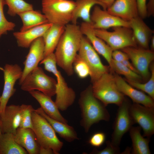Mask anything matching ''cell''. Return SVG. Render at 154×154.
Returning a JSON list of instances; mask_svg holds the SVG:
<instances>
[{"instance_id":"obj_28","label":"cell","mask_w":154,"mask_h":154,"mask_svg":"<svg viewBox=\"0 0 154 154\" xmlns=\"http://www.w3.org/2000/svg\"><path fill=\"white\" fill-rule=\"evenodd\" d=\"M18 15L23 23L20 29L21 32L48 23L45 16L39 11L33 9L20 13Z\"/></svg>"},{"instance_id":"obj_4","label":"cell","mask_w":154,"mask_h":154,"mask_svg":"<svg viewBox=\"0 0 154 154\" xmlns=\"http://www.w3.org/2000/svg\"><path fill=\"white\" fill-rule=\"evenodd\" d=\"M92 85L94 96L106 106L110 104L119 106L125 98L118 89L114 72L111 71L102 75Z\"/></svg>"},{"instance_id":"obj_14","label":"cell","mask_w":154,"mask_h":154,"mask_svg":"<svg viewBox=\"0 0 154 154\" xmlns=\"http://www.w3.org/2000/svg\"><path fill=\"white\" fill-rule=\"evenodd\" d=\"M90 20L94 29L106 30L117 26L130 27L129 21L109 13L97 5L94 7L90 15Z\"/></svg>"},{"instance_id":"obj_12","label":"cell","mask_w":154,"mask_h":154,"mask_svg":"<svg viewBox=\"0 0 154 154\" xmlns=\"http://www.w3.org/2000/svg\"><path fill=\"white\" fill-rule=\"evenodd\" d=\"M121 50L128 56L142 78L147 80L150 76L149 66L154 59V51L133 46L126 47Z\"/></svg>"},{"instance_id":"obj_11","label":"cell","mask_w":154,"mask_h":154,"mask_svg":"<svg viewBox=\"0 0 154 154\" xmlns=\"http://www.w3.org/2000/svg\"><path fill=\"white\" fill-rule=\"evenodd\" d=\"M3 71L4 79V85L0 99V116L3 114L5 108L10 98L16 91L14 86L16 81L21 78L23 70L17 64H6L4 67H0Z\"/></svg>"},{"instance_id":"obj_13","label":"cell","mask_w":154,"mask_h":154,"mask_svg":"<svg viewBox=\"0 0 154 154\" xmlns=\"http://www.w3.org/2000/svg\"><path fill=\"white\" fill-rule=\"evenodd\" d=\"M134 123H137L143 131V136L150 138L154 133V108L133 103L129 109Z\"/></svg>"},{"instance_id":"obj_36","label":"cell","mask_w":154,"mask_h":154,"mask_svg":"<svg viewBox=\"0 0 154 154\" xmlns=\"http://www.w3.org/2000/svg\"><path fill=\"white\" fill-rule=\"evenodd\" d=\"M106 147L102 150L94 149L90 153L92 154H118L120 153L119 147L113 145L109 141L106 142Z\"/></svg>"},{"instance_id":"obj_25","label":"cell","mask_w":154,"mask_h":154,"mask_svg":"<svg viewBox=\"0 0 154 154\" xmlns=\"http://www.w3.org/2000/svg\"><path fill=\"white\" fill-rule=\"evenodd\" d=\"M65 26L52 24L42 36L44 43V58L54 53L65 28Z\"/></svg>"},{"instance_id":"obj_23","label":"cell","mask_w":154,"mask_h":154,"mask_svg":"<svg viewBox=\"0 0 154 154\" xmlns=\"http://www.w3.org/2000/svg\"><path fill=\"white\" fill-rule=\"evenodd\" d=\"M52 24L47 23L24 31L14 32L13 35L16 39L18 46L24 48L29 47L34 40L42 37Z\"/></svg>"},{"instance_id":"obj_16","label":"cell","mask_w":154,"mask_h":154,"mask_svg":"<svg viewBox=\"0 0 154 154\" xmlns=\"http://www.w3.org/2000/svg\"><path fill=\"white\" fill-rule=\"evenodd\" d=\"M114 74L118 89L124 95L129 97L133 103L154 108V100L151 97L143 92L135 89L118 74L115 72Z\"/></svg>"},{"instance_id":"obj_45","label":"cell","mask_w":154,"mask_h":154,"mask_svg":"<svg viewBox=\"0 0 154 154\" xmlns=\"http://www.w3.org/2000/svg\"><path fill=\"white\" fill-rule=\"evenodd\" d=\"M1 118L0 117V135L2 133L1 130Z\"/></svg>"},{"instance_id":"obj_34","label":"cell","mask_w":154,"mask_h":154,"mask_svg":"<svg viewBox=\"0 0 154 154\" xmlns=\"http://www.w3.org/2000/svg\"><path fill=\"white\" fill-rule=\"evenodd\" d=\"M5 4V0H0V38L8 31L13 30L15 26L14 23L8 21L5 16L3 7Z\"/></svg>"},{"instance_id":"obj_39","label":"cell","mask_w":154,"mask_h":154,"mask_svg":"<svg viewBox=\"0 0 154 154\" xmlns=\"http://www.w3.org/2000/svg\"><path fill=\"white\" fill-rule=\"evenodd\" d=\"M112 58L117 62H121L124 60L129 59L128 56L126 53L119 50H116L113 51Z\"/></svg>"},{"instance_id":"obj_24","label":"cell","mask_w":154,"mask_h":154,"mask_svg":"<svg viewBox=\"0 0 154 154\" xmlns=\"http://www.w3.org/2000/svg\"><path fill=\"white\" fill-rule=\"evenodd\" d=\"M34 110L44 117L50 124L55 132L67 142H70L79 139L76 132L72 126L50 117L41 107L34 109Z\"/></svg>"},{"instance_id":"obj_33","label":"cell","mask_w":154,"mask_h":154,"mask_svg":"<svg viewBox=\"0 0 154 154\" xmlns=\"http://www.w3.org/2000/svg\"><path fill=\"white\" fill-rule=\"evenodd\" d=\"M20 107L21 119L19 127L33 129L32 113L34 109L30 105L22 104Z\"/></svg>"},{"instance_id":"obj_43","label":"cell","mask_w":154,"mask_h":154,"mask_svg":"<svg viewBox=\"0 0 154 154\" xmlns=\"http://www.w3.org/2000/svg\"><path fill=\"white\" fill-rule=\"evenodd\" d=\"M39 154H54L53 151L50 148H45L40 146Z\"/></svg>"},{"instance_id":"obj_46","label":"cell","mask_w":154,"mask_h":154,"mask_svg":"<svg viewBox=\"0 0 154 154\" xmlns=\"http://www.w3.org/2000/svg\"><path fill=\"white\" fill-rule=\"evenodd\" d=\"M0 98H1V96H0Z\"/></svg>"},{"instance_id":"obj_30","label":"cell","mask_w":154,"mask_h":154,"mask_svg":"<svg viewBox=\"0 0 154 154\" xmlns=\"http://www.w3.org/2000/svg\"><path fill=\"white\" fill-rule=\"evenodd\" d=\"M110 67L112 72L122 75L128 80L141 82L143 79L140 74L130 70L122 62H117L112 58Z\"/></svg>"},{"instance_id":"obj_27","label":"cell","mask_w":154,"mask_h":154,"mask_svg":"<svg viewBox=\"0 0 154 154\" xmlns=\"http://www.w3.org/2000/svg\"><path fill=\"white\" fill-rule=\"evenodd\" d=\"M139 126H132L129 131L132 142V154H150L149 143L150 138L141 134Z\"/></svg>"},{"instance_id":"obj_18","label":"cell","mask_w":154,"mask_h":154,"mask_svg":"<svg viewBox=\"0 0 154 154\" xmlns=\"http://www.w3.org/2000/svg\"><path fill=\"white\" fill-rule=\"evenodd\" d=\"M106 11L127 21L139 16L136 0H115Z\"/></svg>"},{"instance_id":"obj_2","label":"cell","mask_w":154,"mask_h":154,"mask_svg":"<svg viewBox=\"0 0 154 154\" xmlns=\"http://www.w3.org/2000/svg\"><path fill=\"white\" fill-rule=\"evenodd\" d=\"M78 104L81 112L80 125L86 133L94 124L110 120V114L106 106L94 96L92 85L81 92Z\"/></svg>"},{"instance_id":"obj_26","label":"cell","mask_w":154,"mask_h":154,"mask_svg":"<svg viewBox=\"0 0 154 154\" xmlns=\"http://www.w3.org/2000/svg\"><path fill=\"white\" fill-rule=\"evenodd\" d=\"M76 6L74 11L71 22L77 24V21L81 18L84 22L91 23L90 11L96 5H99L102 8L103 5L100 0H76Z\"/></svg>"},{"instance_id":"obj_5","label":"cell","mask_w":154,"mask_h":154,"mask_svg":"<svg viewBox=\"0 0 154 154\" xmlns=\"http://www.w3.org/2000/svg\"><path fill=\"white\" fill-rule=\"evenodd\" d=\"M32 118L33 129L40 146L51 149L54 154H59L63 143L58 139L50 124L34 109L32 112Z\"/></svg>"},{"instance_id":"obj_6","label":"cell","mask_w":154,"mask_h":154,"mask_svg":"<svg viewBox=\"0 0 154 154\" xmlns=\"http://www.w3.org/2000/svg\"><path fill=\"white\" fill-rule=\"evenodd\" d=\"M42 5L48 23L66 26L71 22L76 3L72 0H42Z\"/></svg>"},{"instance_id":"obj_7","label":"cell","mask_w":154,"mask_h":154,"mask_svg":"<svg viewBox=\"0 0 154 154\" xmlns=\"http://www.w3.org/2000/svg\"><path fill=\"white\" fill-rule=\"evenodd\" d=\"M56 83L54 79L47 75L38 66L26 76L20 85L24 91L38 90L52 97L56 94Z\"/></svg>"},{"instance_id":"obj_21","label":"cell","mask_w":154,"mask_h":154,"mask_svg":"<svg viewBox=\"0 0 154 154\" xmlns=\"http://www.w3.org/2000/svg\"><path fill=\"white\" fill-rule=\"evenodd\" d=\"M15 139L29 154H39L40 145L33 129L19 127L14 134Z\"/></svg>"},{"instance_id":"obj_8","label":"cell","mask_w":154,"mask_h":154,"mask_svg":"<svg viewBox=\"0 0 154 154\" xmlns=\"http://www.w3.org/2000/svg\"><path fill=\"white\" fill-rule=\"evenodd\" d=\"M112 29V32L102 29H94V31L96 35L106 42L113 51L129 46L137 47L130 27L117 26Z\"/></svg>"},{"instance_id":"obj_3","label":"cell","mask_w":154,"mask_h":154,"mask_svg":"<svg viewBox=\"0 0 154 154\" xmlns=\"http://www.w3.org/2000/svg\"><path fill=\"white\" fill-rule=\"evenodd\" d=\"M40 64H43L45 70L56 76L57 83L55 102L59 110H66L74 103L76 93L73 89L68 86L61 73L58 70L54 53L44 57Z\"/></svg>"},{"instance_id":"obj_35","label":"cell","mask_w":154,"mask_h":154,"mask_svg":"<svg viewBox=\"0 0 154 154\" xmlns=\"http://www.w3.org/2000/svg\"><path fill=\"white\" fill-rule=\"evenodd\" d=\"M73 68L74 71L80 78H84L90 75L88 66L78 54L74 62Z\"/></svg>"},{"instance_id":"obj_19","label":"cell","mask_w":154,"mask_h":154,"mask_svg":"<svg viewBox=\"0 0 154 154\" xmlns=\"http://www.w3.org/2000/svg\"><path fill=\"white\" fill-rule=\"evenodd\" d=\"M142 19L138 16L128 21L137 44L140 47L148 49L149 41L154 31L145 24Z\"/></svg>"},{"instance_id":"obj_44","label":"cell","mask_w":154,"mask_h":154,"mask_svg":"<svg viewBox=\"0 0 154 154\" xmlns=\"http://www.w3.org/2000/svg\"><path fill=\"white\" fill-rule=\"evenodd\" d=\"M151 40V50L153 51L154 50V36H152Z\"/></svg>"},{"instance_id":"obj_37","label":"cell","mask_w":154,"mask_h":154,"mask_svg":"<svg viewBox=\"0 0 154 154\" xmlns=\"http://www.w3.org/2000/svg\"><path fill=\"white\" fill-rule=\"evenodd\" d=\"M106 138V135L104 133L97 132L91 137L88 141V143L92 146L99 147L104 143Z\"/></svg>"},{"instance_id":"obj_42","label":"cell","mask_w":154,"mask_h":154,"mask_svg":"<svg viewBox=\"0 0 154 154\" xmlns=\"http://www.w3.org/2000/svg\"><path fill=\"white\" fill-rule=\"evenodd\" d=\"M115 0H100L103 5L102 7L103 9L105 10H106L113 3Z\"/></svg>"},{"instance_id":"obj_10","label":"cell","mask_w":154,"mask_h":154,"mask_svg":"<svg viewBox=\"0 0 154 154\" xmlns=\"http://www.w3.org/2000/svg\"><path fill=\"white\" fill-rule=\"evenodd\" d=\"M131 104L129 101L125 98L122 103L118 106L114 123L111 141L116 146L119 147L123 135L129 131L135 124L129 113Z\"/></svg>"},{"instance_id":"obj_22","label":"cell","mask_w":154,"mask_h":154,"mask_svg":"<svg viewBox=\"0 0 154 154\" xmlns=\"http://www.w3.org/2000/svg\"><path fill=\"white\" fill-rule=\"evenodd\" d=\"M29 92L39 103L40 107L48 116L54 119L68 124L67 120L61 115L51 97L38 90H32Z\"/></svg>"},{"instance_id":"obj_9","label":"cell","mask_w":154,"mask_h":154,"mask_svg":"<svg viewBox=\"0 0 154 154\" xmlns=\"http://www.w3.org/2000/svg\"><path fill=\"white\" fill-rule=\"evenodd\" d=\"M85 62L90 71L91 82L92 83L104 74L110 71V66L104 65L96 51L88 38L82 37L78 53Z\"/></svg>"},{"instance_id":"obj_31","label":"cell","mask_w":154,"mask_h":154,"mask_svg":"<svg viewBox=\"0 0 154 154\" xmlns=\"http://www.w3.org/2000/svg\"><path fill=\"white\" fill-rule=\"evenodd\" d=\"M5 0L6 4L8 7L7 13L12 16H14L26 11L33 10V5L23 0Z\"/></svg>"},{"instance_id":"obj_29","label":"cell","mask_w":154,"mask_h":154,"mask_svg":"<svg viewBox=\"0 0 154 154\" xmlns=\"http://www.w3.org/2000/svg\"><path fill=\"white\" fill-rule=\"evenodd\" d=\"M26 150L15 141L14 134L2 133L0 135V154H27Z\"/></svg>"},{"instance_id":"obj_17","label":"cell","mask_w":154,"mask_h":154,"mask_svg":"<svg viewBox=\"0 0 154 154\" xmlns=\"http://www.w3.org/2000/svg\"><path fill=\"white\" fill-rule=\"evenodd\" d=\"M80 27L83 35L86 36L95 50L106 59L110 66L112 59V49L96 35L91 23L83 22Z\"/></svg>"},{"instance_id":"obj_20","label":"cell","mask_w":154,"mask_h":154,"mask_svg":"<svg viewBox=\"0 0 154 154\" xmlns=\"http://www.w3.org/2000/svg\"><path fill=\"white\" fill-rule=\"evenodd\" d=\"M1 121L2 133H11L13 134L20 126L21 119L20 106H7L3 115L0 116Z\"/></svg>"},{"instance_id":"obj_38","label":"cell","mask_w":154,"mask_h":154,"mask_svg":"<svg viewBox=\"0 0 154 154\" xmlns=\"http://www.w3.org/2000/svg\"><path fill=\"white\" fill-rule=\"evenodd\" d=\"M139 16L142 19L147 16V0H136Z\"/></svg>"},{"instance_id":"obj_1","label":"cell","mask_w":154,"mask_h":154,"mask_svg":"<svg viewBox=\"0 0 154 154\" xmlns=\"http://www.w3.org/2000/svg\"><path fill=\"white\" fill-rule=\"evenodd\" d=\"M83 35L80 26L66 25L54 53L57 65L68 76L73 74V64Z\"/></svg>"},{"instance_id":"obj_15","label":"cell","mask_w":154,"mask_h":154,"mask_svg":"<svg viewBox=\"0 0 154 154\" xmlns=\"http://www.w3.org/2000/svg\"><path fill=\"white\" fill-rule=\"evenodd\" d=\"M29 52L23 63L24 67L22 76L19 80L20 85L26 76L38 66L39 63L44 58V45L42 37L34 40L30 46Z\"/></svg>"},{"instance_id":"obj_32","label":"cell","mask_w":154,"mask_h":154,"mask_svg":"<svg viewBox=\"0 0 154 154\" xmlns=\"http://www.w3.org/2000/svg\"><path fill=\"white\" fill-rule=\"evenodd\" d=\"M151 76L149 80L145 83L131 81L124 79L125 81L133 87L143 91L154 100V66L151 67Z\"/></svg>"},{"instance_id":"obj_41","label":"cell","mask_w":154,"mask_h":154,"mask_svg":"<svg viewBox=\"0 0 154 154\" xmlns=\"http://www.w3.org/2000/svg\"><path fill=\"white\" fill-rule=\"evenodd\" d=\"M122 62L130 70L139 74L138 71L133 66V64L129 62V60H124Z\"/></svg>"},{"instance_id":"obj_40","label":"cell","mask_w":154,"mask_h":154,"mask_svg":"<svg viewBox=\"0 0 154 154\" xmlns=\"http://www.w3.org/2000/svg\"><path fill=\"white\" fill-rule=\"evenodd\" d=\"M147 16H153L154 14V0H149L147 4Z\"/></svg>"}]
</instances>
